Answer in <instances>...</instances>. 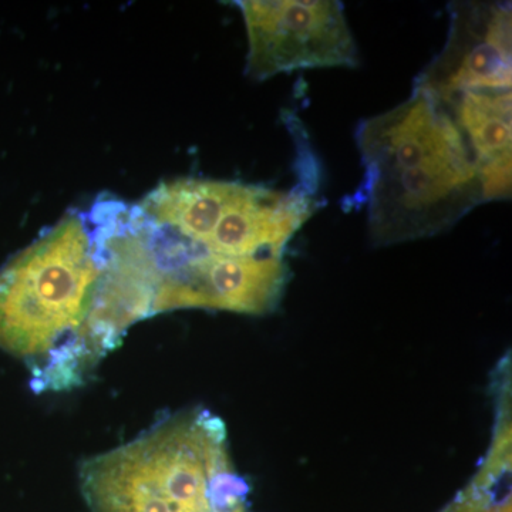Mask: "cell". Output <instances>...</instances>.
<instances>
[{"label": "cell", "mask_w": 512, "mask_h": 512, "mask_svg": "<svg viewBox=\"0 0 512 512\" xmlns=\"http://www.w3.org/2000/svg\"><path fill=\"white\" fill-rule=\"evenodd\" d=\"M123 200L100 195L0 269V350L23 360L36 392H62L124 338L111 286Z\"/></svg>", "instance_id": "obj_1"}, {"label": "cell", "mask_w": 512, "mask_h": 512, "mask_svg": "<svg viewBox=\"0 0 512 512\" xmlns=\"http://www.w3.org/2000/svg\"><path fill=\"white\" fill-rule=\"evenodd\" d=\"M363 200L375 245L447 231L484 202L476 161L447 107L426 90L360 123Z\"/></svg>", "instance_id": "obj_2"}, {"label": "cell", "mask_w": 512, "mask_h": 512, "mask_svg": "<svg viewBox=\"0 0 512 512\" xmlns=\"http://www.w3.org/2000/svg\"><path fill=\"white\" fill-rule=\"evenodd\" d=\"M138 208L161 231L212 255L284 256L315 212L302 191L238 181L177 178L147 194Z\"/></svg>", "instance_id": "obj_3"}, {"label": "cell", "mask_w": 512, "mask_h": 512, "mask_svg": "<svg viewBox=\"0 0 512 512\" xmlns=\"http://www.w3.org/2000/svg\"><path fill=\"white\" fill-rule=\"evenodd\" d=\"M154 315L178 309H211L266 315L275 311L289 281L284 256L232 258L167 242L154 254Z\"/></svg>", "instance_id": "obj_4"}, {"label": "cell", "mask_w": 512, "mask_h": 512, "mask_svg": "<svg viewBox=\"0 0 512 512\" xmlns=\"http://www.w3.org/2000/svg\"><path fill=\"white\" fill-rule=\"evenodd\" d=\"M237 5L248 33L247 74L256 82L295 70L359 64L345 8L336 0H247Z\"/></svg>", "instance_id": "obj_5"}, {"label": "cell", "mask_w": 512, "mask_h": 512, "mask_svg": "<svg viewBox=\"0 0 512 512\" xmlns=\"http://www.w3.org/2000/svg\"><path fill=\"white\" fill-rule=\"evenodd\" d=\"M446 46L416 86L441 103L471 90L511 89V3L453 2Z\"/></svg>", "instance_id": "obj_6"}, {"label": "cell", "mask_w": 512, "mask_h": 512, "mask_svg": "<svg viewBox=\"0 0 512 512\" xmlns=\"http://www.w3.org/2000/svg\"><path fill=\"white\" fill-rule=\"evenodd\" d=\"M511 89L471 90L443 103L480 174L484 201L511 197Z\"/></svg>", "instance_id": "obj_7"}]
</instances>
